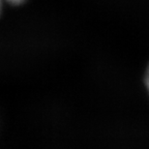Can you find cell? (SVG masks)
Listing matches in <instances>:
<instances>
[{"label": "cell", "instance_id": "6da1fadb", "mask_svg": "<svg viewBox=\"0 0 149 149\" xmlns=\"http://www.w3.org/2000/svg\"><path fill=\"white\" fill-rule=\"evenodd\" d=\"M145 83H146V86H147V89L149 91V67H148V70L146 72V76H145Z\"/></svg>", "mask_w": 149, "mask_h": 149}, {"label": "cell", "instance_id": "7a4b0ae2", "mask_svg": "<svg viewBox=\"0 0 149 149\" xmlns=\"http://www.w3.org/2000/svg\"><path fill=\"white\" fill-rule=\"evenodd\" d=\"M6 1H8L9 3H12V4H20V3H22L24 0H6Z\"/></svg>", "mask_w": 149, "mask_h": 149}, {"label": "cell", "instance_id": "3957f363", "mask_svg": "<svg viewBox=\"0 0 149 149\" xmlns=\"http://www.w3.org/2000/svg\"><path fill=\"white\" fill-rule=\"evenodd\" d=\"M1 6H2V0H0V12H1Z\"/></svg>", "mask_w": 149, "mask_h": 149}]
</instances>
